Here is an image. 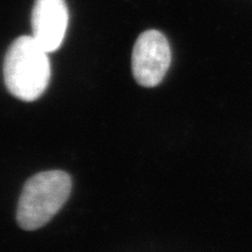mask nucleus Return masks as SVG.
Returning <instances> with one entry per match:
<instances>
[{
  "label": "nucleus",
  "instance_id": "1",
  "mask_svg": "<svg viewBox=\"0 0 252 252\" xmlns=\"http://www.w3.org/2000/svg\"><path fill=\"white\" fill-rule=\"evenodd\" d=\"M33 36H20L10 45L3 62L6 89L22 101H35L51 80V62Z\"/></svg>",
  "mask_w": 252,
  "mask_h": 252
},
{
  "label": "nucleus",
  "instance_id": "2",
  "mask_svg": "<svg viewBox=\"0 0 252 252\" xmlns=\"http://www.w3.org/2000/svg\"><path fill=\"white\" fill-rule=\"evenodd\" d=\"M72 191V179L65 171L47 170L30 178L17 206V222L25 230L43 227L56 216Z\"/></svg>",
  "mask_w": 252,
  "mask_h": 252
},
{
  "label": "nucleus",
  "instance_id": "3",
  "mask_svg": "<svg viewBox=\"0 0 252 252\" xmlns=\"http://www.w3.org/2000/svg\"><path fill=\"white\" fill-rule=\"evenodd\" d=\"M171 62L170 45L163 33L148 30L133 45L131 68L136 81L144 88L159 85L168 72Z\"/></svg>",
  "mask_w": 252,
  "mask_h": 252
},
{
  "label": "nucleus",
  "instance_id": "4",
  "mask_svg": "<svg viewBox=\"0 0 252 252\" xmlns=\"http://www.w3.org/2000/svg\"><path fill=\"white\" fill-rule=\"evenodd\" d=\"M67 26L65 0H35L32 11V36L46 53H53L61 46Z\"/></svg>",
  "mask_w": 252,
  "mask_h": 252
}]
</instances>
